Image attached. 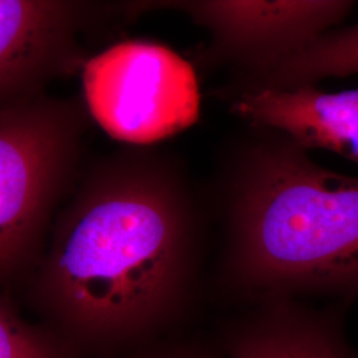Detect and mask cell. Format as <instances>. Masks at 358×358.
I'll return each instance as SVG.
<instances>
[{
  "label": "cell",
  "mask_w": 358,
  "mask_h": 358,
  "mask_svg": "<svg viewBox=\"0 0 358 358\" xmlns=\"http://www.w3.org/2000/svg\"><path fill=\"white\" fill-rule=\"evenodd\" d=\"M194 243L182 178L157 154L124 150L77 179L55 219L38 294L88 332H140L187 294Z\"/></svg>",
  "instance_id": "obj_1"
},
{
  "label": "cell",
  "mask_w": 358,
  "mask_h": 358,
  "mask_svg": "<svg viewBox=\"0 0 358 358\" xmlns=\"http://www.w3.org/2000/svg\"><path fill=\"white\" fill-rule=\"evenodd\" d=\"M226 282L271 300L358 294V178L287 137L251 145L234 173Z\"/></svg>",
  "instance_id": "obj_2"
},
{
  "label": "cell",
  "mask_w": 358,
  "mask_h": 358,
  "mask_svg": "<svg viewBox=\"0 0 358 358\" xmlns=\"http://www.w3.org/2000/svg\"><path fill=\"white\" fill-rule=\"evenodd\" d=\"M90 115L48 93L0 105V279L36 252L78 176Z\"/></svg>",
  "instance_id": "obj_3"
},
{
  "label": "cell",
  "mask_w": 358,
  "mask_h": 358,
  "mask_svg": "<svg viewBox=\"0 0 358 358\" xmlns=\"http://www.w3.org/2000/svg\"><path fill=\"white\" fill-rule=\"evenodd\" d=\"M83 87L90 118L112 138L134 146L182 133L201 113L192 65L153 41H124L90 57Z\"/></svg>",
  "instance_id": "obj_4"
},
{
  "label": "cell",
  "mask_w": 358,
  "mask_h": 358,
  "mask_svg": "<svg viewBox=\"0 0 358 358\" xmlns=\"http://www.w3.org/2000/svg\"><path fill=\"white\" fill-rule=\"evenodd\" d=\"M121 6L81 0H0V105L47 93L90 60L80 38Z\"/></svg>",
  "instance_id": "obj_5"
},
{
  "label": "cell",
  "mask_w": 358,
  "mask_h": 358,
  "mask_svg": "<svg viewBox=\"0 0 358 358\" xmlns=\"http://www.w3.org/2000/svg\"><path fill=\"white\" fill-rule=\"evenodd\" d=\"M352 1H137L138 13L152 8L178 10L206 27L224 56L248 71L271 64L304 48L352 10Z\"/></svg>",
  "instance_id": "obj_6"
},
{
  "label": "cell",
  "mask_w": 358,
  "mask_h": 358,
  "mask_svg": "<svg viewBox=\"0 0 358 358\" xmlns=\"http://www.w3.org/2000/svg\"><path fill=\"white\" fill-rule=\"evenodd\" d=\"M232 112L255 128L282 133L307 152L331 150L358 165V90H247L234 100Z\"/></svg>",
  "instance_id": "obj_7"
},
{
  "label": "cell",
  "mask_w": 358,
  "mask_h": 358,
  "mask_svg": "<svg viewBox=\"0 0 358 358\" xmlns=\"http://www.w3.org/2000/svg\"><path fill=\"white\" fill-rule=\"evenodd\" d=\"M230 358H358L338 316L273 299L232 337Z\"/></svg>",
  "instance_id": "obj_8"
},
{
  "label": "cell",
  "mask_w": 358,
  "mask_h": 358,
  "mask_svg": "<svg viewBox=\"0 0 358 358\" xmlns=\"http://www.w3.org/2000/svg\"><path fill=\"white\" fill-rule=\"evenodd\" d=\"M358 75V24L327 32L280 60L248 71L247 90H289Z\"/></svg>",
  "instance_id": "obj_9"
},
{
  "label": "cell",
  "mask_w": 358,
  "mask_h": 358,
  "mask_svg": "<svg viewBox=\"0 0 358 358\" xmlns=\"http://www.w3.org/2000/svg\"><path fill=\"white\" fill-rule=\"evenodd\" d=\"M0 358H62L0 301Z\"/></svg>",
  "instance_id": "obj_10"
},
{
  "label": "cell",
  "mask_w": 358,
  "mask_h": 358,
  "mask_svg": "<svg viewBox=\"0 0 358 358\" xmlns=\"http://www.w3.org/2000/svg\"><path fill=\"white\" fill-rule=\"evenodd\" d=\"M173 358H211L207 357V356H203V355H182V356H178V357H173Z\"/></svg>",
  "instance_id": "obj_11"
}]
</instances>
